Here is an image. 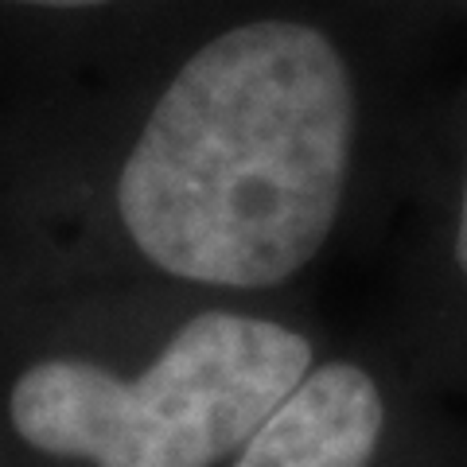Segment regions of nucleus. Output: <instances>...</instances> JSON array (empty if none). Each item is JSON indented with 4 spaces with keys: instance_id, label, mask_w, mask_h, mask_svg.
Here are the masks:
<instances>
[{
    "instance_id": "obj_1",
    "label": "nucleus",
    "mask_w": 467,
    "mask_h": 467,
    "mask_svg": "<svg viewBox=\"0 0 467 467\" xmlns=\"http://www.w3.org/2000/svg\"><path fill=\"white\" fill-rule=\"evenodd\" d=\"M355 86L335 43L254 20L187 58L117 175V214L168 276L269 288L324 250L343 207Z\"/></svg>"
},
{
    "instance_id": "obj_2",
    "label": "nucleus",
    "mask_w": 467,
    "mask_h": 467,
    "mask_svg": "<svg viewBox=\"0 0 467 467\" xmlns=\"http://www.w3.org/2000/svg\"><path fill=\"white\" fill-rule=\"evenodd\" d=\"M312 370L292 327L202 312L137 378L82 358L27 367L8 398L32 448L94 467H214L242 451Z\"/></svg>"
},
{
    "instance_id": "obj_3",
    "label": "nucleus",
    "mask_w": 467,
    "mask_h": 467,
    "mask_svg": "<svg viewBox=\"0 0 467 467\" xmlns=\"http://www.w3.org/2000/svg\"><path fill=\"white\" fill-rule=\"evenodd\" d=\"M382 425L374 378L350 362H327L304 374L234 467H370Z\"/></svg>"
},
{
    "instance_id": "obj_4",
    "label": "nucleus",
    "mask_w": 467,
    "mask_h": 467,
    "mask_svg": "<svg viewBox=\"0 0 467 467\" xmlns=\"http://www.w3.org/2000/svg\"><path fill=\"white\" fill-rule=\"evenodd\" d=\"M12 5H32V8H94L109 0H12Z\"/></svg>"
},
{
    "instance_id": "obj_5",
    "label": "nucleus",
    "mask_w": 467,
    "mask_h": 467,
    "mask_svg": "<svg viewBox=\"0 0 467 467\" xmlns=\"http://www.w3.org/2000/svg\"><path fill=\"white\" fill-rule=\"evenodd\" d=\"M456 254H460V269L467 273V187H463V207H460V230H456Z\"/></svg>"
}]
</instances>
